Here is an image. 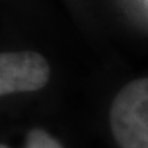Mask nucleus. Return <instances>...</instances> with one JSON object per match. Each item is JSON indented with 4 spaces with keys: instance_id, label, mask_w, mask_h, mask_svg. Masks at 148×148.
<instances>
[{
    "instance_id": "obj_1",
    "label": "nucleus",
    "mask_w": 148,
    "mask_h": 148,
    "mask_svg": "<svg viewBox=\"0 0 148 148\" xmlns=\"http://www.w3.org/2000/svg\"><path fill=\"white\" fill-rule=\"evenodd\" d=\"M110 129L121 148H148V77L133 79L115 95Z\"/></svg>"
},
{
    "instance_id": "obj_2",
    "label": "nucleus",
    "mask_w": 148,
    "mask_h": 148,
    "mask_svg": "<svg viewBox=\"0 0 148 148\" xmlns=\"http://www.w3.org/2000/svg\"><path fill=\"white\" fill-rule=\"evenodd\" d=\"M51 78V66L41 53L14 51L0 55V95L42 89Z\"/></svg>"
},
{
    "instance_id": "obj_3",
    "label": "nucleus",
    "mask_w": 148,
    "mask_h": 148,
    "mask_svg": "<svg viewBox=\"0 0 148 148\" xmlns=\"http://www.w3.org/2000/svg\"><path fill=\"white\" fill-rule=\"evenodd\" d=\"M23 148H64L62 143L52 137L47 130L34 127L26 133Z\"/></svg>"
},
{
    "instance_id": "obj_4",
    "label": "nucleus",
    "mask_w": 148,
    "mask_h": 148,
    "mask_svg": "<svg viewBox=\"0 0 148 148\" xmlns=\"http://www.w3.org/2000/svg\"><path fill=\"white\" fill-rule=\"evenodd\" d=\"M0 148H10V147H8V145H5V144H1V145H0Z\"/></svg>"
},
{
    "instance_id": "obj_5",
    "label": "nucleus",
    "mask_w": 148,
    "mask_h": 148,
    "mask_svg": "<svg viewBox=\"0 0 148 148\" xmlns=\"http://www.w3.org/2000/svg\"><path fill=\"white\" fill-rule=\"evenodd\" d=\"M145 3H147V5H148V0H145Z\"/></svg>"
}]
</instances>
